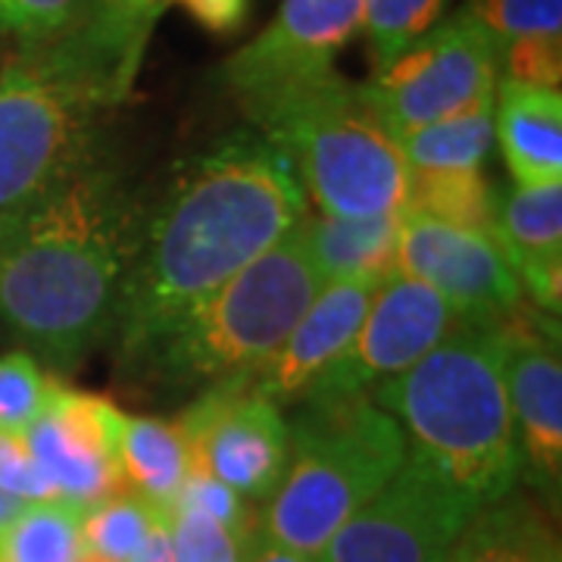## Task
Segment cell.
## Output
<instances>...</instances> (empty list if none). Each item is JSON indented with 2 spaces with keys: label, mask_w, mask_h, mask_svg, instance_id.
I'll list each match as a JSON object with an SVG mask.
<instances>
[{
  "label": "cell",
  "mask_w": 562,
  "mask_h": 562,
  "mask_svg": "<svg viewBox=\"0 0 562 562\" xmlns=\"http://www.w3.org/2000/svg\"><path fill=\"white\" fill-rule=\"evenodd\" d=\"M140 222L125 176L98 157L0 241V322L50 372H76L113 335Z\"/></svg>",
  "instance_id": "7a4b0ae2"
},
{
  "label": "cell",
  "mask_w": 562,
  "mask_h": 562,
  "mask_svg": "<svg viewBox=\"0 0 562 562\" xmlns=\"http://www.w3.org/2000/svg\"><path fill=\"white\" fill-rule=\"evenodd\" d=\"M494 94L462 106L447 120L413 128L397 138L409 172H462L482 169L494 147Z\"/></svg>",
  "instance_id": "7402d4cb"
},
{
  "label": "cell",
  "mask_w": 562,
  "mask_h": 562,
  "mask_svg": "<svg viewBox=\"0 0 562 562\" xmlns=\"http://www.w3.org/2000/svg\"><path fill=\"white\" fill-rule=\"evenodd\" d=\"M29 503L16 501V497H10V494H3L0 491V541L7 538V531L13 528V522L20 519V513L25 509Z\"/></svg>",
  "instance_id": "8d00e7d4"
},
{
  "label": "cell",
  "mask_w": 562,
  "mask_h": 562,
  "mask_svg": "<svg viewBox=\"0 0 562 562\" xmlns=\"http://www.w3.org/2000/svg\"><path fill=\"white\" fill-rule=\"evenodd\" d=\"M157 516H160V509L135 497L132 491H122L116 497L85 509V516H81L85 550L110 562H128V557L138 550V543L144 541V535L150 531Z\"/></svg>",
  "instance_id": "83f0119b"
},
{
  "label": "cell",
  "mask_w": 562,
  "mask_h": 562,
  "mask_svg": "<svg viewBox=\"0 0 562 562\" xmlns=\"http://www.w3.org/2000/svg\"><path fill=\"white\" fill-rule=\"evenodd\" d=\"M241 106L260 138L291 162L319 213L382 216L403 210L409 166L366 85L331 69Z\"/></svg>",
  "instance_id": "5b68a950"
},
{
  "label": "cell",
  "mask_w": 562,
  "mask_h": 562,
  "mask_svg": "<svg viewBox=\"0 0 562 562\" xmlns=\"http://www.w3.org/2000/svg\"><path fill=\"white\" fill-rule=\"evenodd\" d=\"M244 562H322V560H310L303 553H294L288 547H281L279 541H272L269 535H262V528L250 538L247 543V560Z\"/></svg>",
  "instance_id": "d590c367"
},
{
  "label": "cell",
  "mask_w": 562,
  "mask_h": 562,
  "mask_svg": "<svg viewBox=\"0 0 562 562\" xmlns=\"http://www.w3.org/2000/svg\"><path fill=\"white\" fill-rule=\"evenodd\" d=\"M462 322L435 288L409 276H391L379 284L353 341L313 384L306 397H353L409 372Z\"/></svg>",
  "instance_id": "8fae6325"
},
{
  "label": "cell",
  "mask_w": 562,
  "mask_h": 562,
  "mask_svg": "<svg viewBox=\"0 0 562 562\" xmlns=\"http://www.w3.org/2000/svg\"><path fill=\"white\" fill-rule=\"evenodd\" d=\"M322 284L301 220L210 301L169 328L132 372L138 369L172 391H203L241 379L284 341Z\"/></svg>",
  "instance_id": "52a82bcc"
},
{
  "label": "cell",
  "mask_w": 562,
  "mask_h": 562,
  "mask_svg": "<svg viewBox=\"0 0 562 562\" xmlns=\"http://www.w3.org/2000/svg\"><path fill=\"white\" fill-rule=\"evenodd\" d=\"M128 562H179L176 560V550L169 541V528H166V516H157L150 531L144 535V541L138 543V550L128 557Z\"/></svg>",
  "instance_id": "e575fe53"
},
{
  "label": "cell",
  "mask_w": 562,
  "mask_h": 562,
  "mask_svg": "<svg viewBox=\"0 0 562 562\" xmlns=\"http://www.w3.org/2000/svg\"><path fill=\"white\" fill-rule=\"evenodd\" d=\"M465 20L479 22L501 54L528 44H562V0H465Z\"/></svg>",
  "instance_id": "484cf974"
},
{
  "label": "cell",
  "mask_w": 562,
  "mask_h": 562,
  "mask_svg": "<svg viewBox=\"0 0 562 562\" xmlns=\"http://www.w3.org/2000/svg\"><path fill=\"white\" fill-rule=\"evenodd\" d=\"M166 7L169 0H88V16L76 35L135 81L150 32Z\"/></svg>",
  "instance_id": "cb8c5ba5"
},
{
  "label": "cell",
  "mask_w": 562,
  "mask_h": 562,
  "mask_svg": "<svg viewBox=\"0 0 562 562\" xmlns=\"http://www.w3.org/2000/svg\"><path fill=\"white\" fill-rule=\"evenodd\" d=\"M176 422L198 472L228 484L254 506L272 497L288 465L291 431L279 406L257 394L244 375L198 391Z\"/></svg>",
  "instance_id": "30bf717a"
},
{
  "label": "cell",
  "mask_w": 562,
  "mask_h": 562,
  "mask_svg": "<svg viewBox=\"0 0 562 562\" xmlns=\"http://www.w3.org/2000/svg\"><path fill=\"white\" fill-rule=\"evenodd\" d=\"M366 0H281L276 20L222 63V85L238 103L335 69V57L362 29Z\"/></svg>",
  "instance_id": "5bb4252c"
},
{
  "label": "cell",
  "mask_w": 562,
  "mask_h": 562,
  "mask_svg": "<svg viewBox=\"0 0 562 562\" xmlns=\"http://www.w3.org/2000/svg\"><path fill=\"white\" fill-rule=\"evenodd\" d=\"M397 272L435 288L472 328H497L525 303L494 238L409 210H401Z\"/></svg>",
  "instance_id": "4fadbf2b"
},
{
  "label": "cell",
  "mask_w": 562,
  "mask_h": 562,
  "mask_svg": "<svg viewBox=\"0 0 562 562\" xmlns=\"http://www.w3.org/2000/svg\"><path fill=\"white\" fill-rule=\"evenodd\" d=\"M169 3L181 7L191 20L213 35H235L250 16V0H169Z\"/></svg>",
  "instance_id": "836d02e7"
},
{
  "label": "cell",
  "mask_w": 562,
  "mask_h": 562,
  "mask_svg": "<svg viewBox=\"0 0 562 562\" xmlns=\"http://www.w3.org/2000/svg\"><path fill=\"white\" fill-rule=\"evenodd\" d=\"M176 503H184L191 509H198L203 516L216 519L225 528H232L235 535H241L244 541H250L257 531L262 528L260 522V509L254 503H247L241 494H235L228 484L216 482L213 475L206 472H191L188 482L181 487V494L176 497Z\"/></svg>",
  "instance_id": "1f68e13d"
},
{
  "label": "cell",
  "mask_w": 562,
  "mask_h": 562,
  "mask_svg": "<svg viewBox=\"0 0 562 562\" xmlns=\"http://www.w3.org/2000/svg\"><path fill=\"white\" fill-rule=\"evenodd\" d=\"M169 541L179 562H244L247 560V543L241 535L225 528L216 519L203 516L198 509L172 503L166 513Z\"/></svg>",
  "instance_id": "f546056e"
},
{
  "label": "cell",
  "mask_w": 562,
  "mask_h": 562,
  "mask_svg": "<svg viewBox=\"0 0 562 562\" xmlns=\"http://www.w3.org/2000/svg\"><path fill=\"white\" fill-rule=\"evenodd\" d=\"M0 491L22 503L60 501L54 484L41 472L29 443L16 431H0Z\"/></svg>",
  "instance_id": "d6a6232c"
},
{
  "label": "cell",
  "mask_w": 562,
  "mask_h": 562,
  "mask_svg": "<svg viewBox=\"0 0 562 562\" xmlns=\"http://www.w3.org/2000/svg\"><path fill=\"white\" fill-rule=\"evenodd\" d=\"M128 91L132 79L76 32L0 66V241L101 157V120Z\"/></svg>",
  "instance_id": "277c9868"
},
{
  "label": "cell",
  "mask_w": 562,
  "mask_h": 562,
  "mask_svg": "<svg viewBox=\"0 0 562 562\" xmlns=\"http://www.w3.org/2000/svg\"><path fill=\"white\" fill-rule=\"evenodd\" d=\"M494 140L513 184L562 181V94L519 81H497Z\"/></svg>",
  "instance_id": "ac0fdd59"
},
{
  "label": "cell",
  "mask_w": 562,
  "mask_h": 562,
  "mask_svg": "<svg viewBox=\"0 0 562 562\" xmlns=\"http://www.w3.org/2000/svg\"><path fill=\"white\" fill-rule=\"evenodd\" d=\"M88 16V0H0V35L22 47L72 35Z\"/></svg>",
  "instance_id": "4dcf8cb0"
},
{
  "label": "cell",
  "mask_w": 562,
  "mask_h": 562,
  "mask_svg": "<svg viewBox=\"0 0 562 562\" xmlns=\"http://www.w3.org/2000/svg\"><path fill=\"white\" fill-rule=\"evenodd\" d=\"M494 184L482 169L462 172H409L403 210L457 228L494 235Z\"/></svg>",
  "instance_id": "603a6c76"
},
{
  "label": "cell",
  "mask_w": 562,
  "mask_h": 562,
  "mask_svg": "<svg viewBox=\"0 0 562 562\" xmlns=\"http://www.w3.org/2000/svg\"><path fill=\"white\" fill-rule=\"evenodd\" d=\"M79 562H110V560H103V557H98V553H91V550H85V557H81Z\"/></svg>",
  "instance_id": "74e56055"
},
{
  "label": "cell",
  "mask_w": 562,
  "mask_h": 562,
  "mask_svg": "<svg viewBox=\"0 0 562 562\" xmlns=\"http://www.w3.org/2000/svg\"><path fill=\"white\" fill-rule=\"evenodd\" d=\"M491 238L519 279L525 301L557 319L562 306V181L494 191Z\"/></svg>",
  "instance_id": "e0dca14e"
},
{
  "label": "cell",
  "mask_w": 562,
  "mask_h": 562,
  "mask_svg": "<svg viewBox=\"0 0 562 562\" xmlns=\"http://www.w3.org/2000/svg\"><path fill=\"white\" fill-rule=\"evenodd\" d=\"M375 291V281L322 284V291L306 306L301 322L284 335V341L254 372L244 375L247 384L279 409L297 406L303 394L319 382L322 372L353 341Z\"/></svg>",
  "instance_id": "2e32d148"
},
{
  "label": "cell",
  "mask_w": 562,
  "mask_h": 562,
  "mask_svg": "<svg viewBox=\"0 0 562 562\" xmlns=\"http://www.w3.org/2000/svg\"><path fill=\"white\" fill-rule=\"evenodd\" d=\"M288 431L284 475L260 509L262 535L319 560L341 525L394 479L406 438L369 394L306 397Z\"/></svg>",
  "instance_id": "8992f818"
},
{
  "label": "cell",
  "mask_w": 562,
  "mask_h": 562,
  "mask_svg": "<svg viewBox=\"0 0 562 562\" xmlns=\"http://www.w3.org/2000/svg\"><path fill=\"white\" fill-rule=\"evenodd\" d=\"M303 216L301 181L266 138L238 132L203 154L140 222L113 325L122 369H132Z\"/></svg>",
  "instance_id": "6da1fadb"
},
{
  "label": "cell",
  "mask_w": 562,
  "mask_h": 562,
  "mask_svg": "<svg viewBox=\"0 0 562 562\" xmlns=\"http://www.w3.org/2000/svg\"><path fill=\"white\" fill-rule=\"evenodd\" d=\"M60 387L57 375H47L32 353L13 350L0 357V431L22 435L54 401Z\"/></svg>",
  "instance_id": "f1b7e54d"
},
{
  "label": "cell",
  "mask_w": 562,
  "mask_h": 562,
  "mask_svg": "<svg viewBox=\"0 0 562 562\" xmlns=\"http://www.w3.org/2000/svg\"><path fill=\"white\" fill-rule=\"evenodd\" d=\"M120 416L116 403L60 382L47 409L22 431L57 497L81 513L128 491L113 450Z\"/></svg>",
  "instance_id": "9a60e30c"
},
{
  "label": "cell",
  "mask_w": 562,
  "mask_h": 562,
  "mask_svg": "<svg viewBox=\"0 0 562 562\" xmlns=\"http://www.w3.org/2000/svg\"><path fill=\"white\" fill-rule=\"evenodd\" d=\"M501 60L479 22L457 13L413 41L366 85L379 116L401 138L497 91Z\"/></svg>",
  "instance_id": "ba28073f"
},
{
  "label": "cell",
  "mask_w": 562,
  "mask_h": 562,
  "mask_svg": "<svg viewBox=\"0 0 562 562\" xmlns=\"http://www.w3.org/2000/svg\"><path fill=\"white\" fill-rule=\"evenodd\" d=\"M303 235L322 281H375L397 276L401 210L382 216H303Z\"/></svg>",
  "instance_id": "ffe728a7"
},
{
  "label": "cell",
  "mask_w": 562,
  "mask_h": 562,
  "mask_svg": "<svg viewBox=\"0 0 562 562\" xmlns=\"http://www.w3.org/2000/svg\"><path fill=\"white\" fill-rule=\"evenodd\" d=\"M443 7L447 0H366L362 32L369 41L375 72L425 32H431L441 22Z\"/></svg>",
  "instance_id": "4316f807"
},
{
  "label": "cell",
  "mask_w": 562,
  "mask_h": 562,
  "mask_svg": "<svg viewBox=\"0 0 562 562\" xmlns=\"http://www.w3.org/2000/svg\"><path fill=\"white\" fill-rule=\"evenodd\" d=\"M475 513L519 487V443L503 375V331L460 325L409 372L369 391Z\"/></svg>",
  "instance_id": "3957f363"
},
{
  "label": "cell",
  "mask_w": 562,
  "mask_h": 562,
  "mask_svg": "<svg viewBox=\"0 0 562 562\" xmlns=\"http://www.w3.org/2000/svg\"><path fill=\"white\" fill-rule=\"evenodd\" d=\"M501 331L503 375L519 443V484L557 509L562 484L560 325L525 301Z\"/></svg>",
  "instance_id": "7c38bea8"
},
{
  "label": "cell",
  "mask_w": 562,
  "mask_h": 562,
  "mask_svg": "<svg viewBox=\"0 0 562 562\" xmlns=\"http://www.w3.org/2000/svg\"><path fill=\"white\" fill-rule=\"evenodd\" d=\"M81 509L63 501L29 503L0 541L3 562H79L85 557Z\"/></svg>",
  "instance_id": "d4e9b609"
},
{
  "label": "cell",
  "mask_w": 562,
  "mask_h": 562,
  "mask_svg": "<svg viewBox=\"0 0 562 562\" xmlns=\"http://www.w3.org/2000/svg\"><path fill=\"white\" fill-rule=\"evenodd\" d=\"M0 562H3V560H0Z\"/></svg>",
  "instance_id": "f35d334b"
},
{
  "label": "cell",
  "mask_w": 562,
  "mask_h": 562,
  "mask_svg": "<svg viewBox=\"0 0 562 562\" xmlns=\"http://www.w3.org/2000/svg\"><path fill=\"white\" fill-rule=\"evenodd\" d=\"M475 509L406 450V460L322 550V562H447Z\"/></svg>",
  "instance_id": "9c48e42d"
},
{
  "label": "cell",
  "mask_w": 562,
  "mask_h": 562,
  "mask_svg": "<svg viewBox=\"0 0 562 562\" xmlns=\"http://www.w3.org/2000/svg\"><path fill=\"white\" fill-rule=\"evenodd\" d=\"M447 562H562L557 516L531 491L513 487L465 522Z\"/></svg>",
  "instance_id": "d6986e66"
},
{
  "label": "cell",
  "mask_w": 562,
  "mask_h": 562,
  "mask_svg": "<svg viewBox=\"0 0 562 562\" xmlns=\"http://www.w3.org/2000/svg\"><path fill=\"white\" fill-rule=\"evenodd\" d=\"M113 450L125 487L160 513L176 503L194 472L191 447L176 419L122 413Z\"/></svg>",
  "instance_id": "44dd1931"
}]
</instances>
